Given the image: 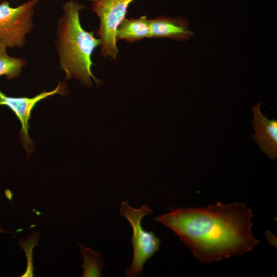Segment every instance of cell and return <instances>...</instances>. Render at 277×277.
I'll return each instance as SVG.
<instances>
[{"mask_svg": "<svg viewBox=\"0 0 277 277\" xmlns=\"http://www.w3.org/2000/svg\"><path fill=\"white\" fill-rule=\"evenodd\" d=\"M252 210L235 202L176 208L154 220L173 231L202 263L250 251L260 241L252 232Z\"/></svg>", "mask_w": 277, "mask_h": 277, "instance_id": "obj_1", "label": "cell"}, {"mask_svg": "<svg viewBox=\"0 0 277 277\" xmlns=\"http://www.w3.org/2000/svg\"><path fill=\"white\" fill-rule=\"evenodd\" d=\"M85 7L77 0L64 4L63 14L57 21L54 43L59 69L65 72V80L73 78L91 87L93 81L96 85L101 83L91 71V55L101 42L93 31L85 30L81 25L80 14Z\"/></svg>", "mask_w": 277, "mask_h": 277, "instance_id": "obj_2", "label": "cell"}, {"mask_svg": "<svg viewBox=\"0 0 277 277\" xmlns=\"http://www.w3.org/2000/svg\"><path fill=\"white\" fill-rule=\"evenodd\" d=\"M120 214L126 218L132 228L131 242L133 246V260L131 266L125 271L127 277L140 276L143 267L149 259L160 250L161 239L152 231H146L142 226V220L152 214L153 211L144 204L138 209L129 205L127 200L121 203Z\"/></svg>", "mask_w": 277, "mask_h": 277, "instance_id": "obj_3", "label": "cell"}, {"mask_svg": "<svg viewBox=\"0 0 277 277\" xmlns=\"http://www.w3.org/2000/svg\"><path fill=\"white\" fill-rule=\"evenodd\" d=\"M39 0H28L15 7L4 0L0 3V42L8 48L25 46L26 35L34 27L35 8Z\"/></svg>", "mask_w": 277, "mask_h": 277, "instance_id": "obj_4", "label": "cell"}, {"mask_svg": "<svg viewBox=\"0 0 277 277\" xmlns=\"http://www.w3.org/2000/svg\"><path fill=\"white\" fill-rule=\"evenodd\" d=\"M135 0H98L93 2L92 10L98 17L100 25L96 34L100 40L101 54L115 60L118 49L116 32L126 17L129 5Z\"/></svg>", "mask_w": 277, "mask_h": 277, "instance_id": "obj_5", "label": "cell"}, {"mask_svg": "<svg viewBox=\"0 0 277 277\" xmlns=\"http://www.w3.org/2000/svg\"><path fill=\"white\" fill-rule=\"evenodd\" d=\"M67 93L68 86L64 81L58 82L57 86L53 90L44 91L32 97L10 96L0 90V106L9 107L19 120L22 126L19 138L28 154L31 153L34 148L28 133L29 121L33 109L38 102L49 96L56 94L66 95Z\"/></svg>", "mask_w": 277, "mask_h": 277, "instance_id": "obj_6", "label": "cell"}, {"mask_svg": "<svg viewBox=\"0 0 277 277\" xmlns=\"http://www.w3.org/2000/svg\"><path fill=\"white\" fill-rule=\"evenodd\" d=\"M261 102L252 108L254 117L252 125L255 131L252 138L259 145L260 150L268 157L275 160L277 157V120L269 119L261 111Z\"/></svg>", "mask_w": 277, "mask_h": 277, "instance_id": "obj_7", "label": "cell"}, {"mask_svg": "<svg viewBox=\"0 0 277 277\" xmlns=\"http://www.w3.org/2000/svg\"><path fill=\"white\" fill-rule=\"evenodd\" d=\"M149 38L166 37L176 41H185L193 34L189 28V23L187 19L182 17H171L159 15L149 19Z\"/></svg>", "mask_w": 277, "mask_h": 277, "instance_id": "obj_8", "label": "cell"}, {"mask_svg": "<svg viewBox=\"0 0 277 277\" xmlns=\"http://www.w3.org/2000/svg\"><path fill=\"white\" fill-rule=\"evenodd\" d=\"M149 36V19L146 15L137 18L125 17L118 26L116 39L132 43Z\"/></svg>", "mask_w": 277, "mask_h": 277, "instance_id": "obj_9", "label": "cell"}, {"mask_svg": "<svg viewBox=\"0 0 277 277\" xmlns=\"http://www.w3.org/2000/svg\"><path fill=\"white\" fill-rule=\"evenodd\" d=\"M7 46L0 42V76H5L8 80L20 76L22 70L27 65V60L21 57H12L7 52Z\"/></svg>", "mask_w": 277, "mask_h": 277, "instance_id": "obj_10", "label": "cell"}, {"mask_svg": "<svg viewBox=\"0 0 277 277\" xmlns=\"http://www.w3.org/2000/svg\"><path fill=\"white\" fill-rule=\"evenodd\" d=\"M78 245L84 260V264L82 266L84 269L82 276H103L102 272L105 268V265L101 254L90 248L85 247L81 243H78Z\"/></svg>", "mask_w": 277, "mask_h": 277, "instance_id": "obj_11", "label": "cell"}, {"mask_svg": "<svg viewBox=\"0 0 277 277\" xmlns=\"http://www.w3.org/2000/svg\"><path fill=\"white\" fill-rule=\"evenodd\" d=\"M39 234L37 232H34L30 234L27 239L23 240L19 239V245L22 247L26 253L27 259V268L25 273L21 276H33V260H32V249L34 246L38 244L39 240Z\"/></svg>", "mask_w": 277, "mask_h": 277, "instance_id": "obj_12", "label": "cell"}, {"mask_svg": "<svg viewBox=\"0 0 277 277\" xmlns=\"http://www.w3.org/2000/svg\"><path fill=\"white\" fill-rule=\"evenodd\" d=\"M88 1H89L92 2L93 3V2H96V1H97L98 0H88Z\"/></svg>", "mask_w": 277, "mask_h": 277, "instance_id": "obj_13", "label": "cell"}]
</instances>
